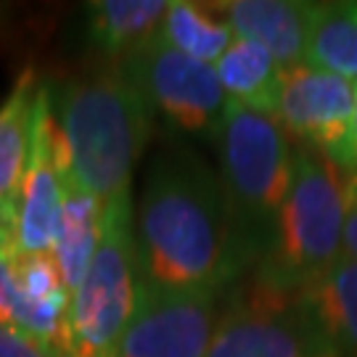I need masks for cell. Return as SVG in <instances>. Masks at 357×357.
Wrapping results in <instances>:
<instances>
[{
    "label": "cell",
    "mask_w": 357,
    "mask_h": 357,
    "mask_svg": "<svg viewBox=\"0 0 357 357\" xmlns=\"http://www.w3.org/2000/svg\"><path fill=\"white\" fill-rule=\"evenodd\" d=\"M135 255L141 286L159 294H220L252 265L222 180L188 149L159 153L149 169Z\"/></svg>",
    "instance_id": "6da1fadb"
},
{
    "label": "cell",
    "mask_w": 357,
    "mask_h": 357,
    "mask_svg": "<svg viewBox=\"0 0 357 357\" xmlns=\"http://www.w3.org/2000/svg\"><path fill=\"white\" fill-rule=\"evenodd\" d=\"M151 106L119 66L75 77L59 96L69 175L101 206L128 199L132 167L151 138Z\"/></svg>",
    "instance_id": "7a4b0ae2"
},
{
    "label": "cell",
    "mask_w": 357,
    "mask_h": 357,
    "mask_svg": "<svg viewBox=\"0 0 357 357\" xmlns=\"http://www.w3.org/2000/svg\"><path fill=\"white\" fill-rule=\"evenodd\" d=\"M215 138L233 228L246 259L257 268L291 188L294 151L275 116L257 114L233 101L225 106Z\"/></svg>",
    "instance_id": "3957f363"
},
{
    "label": "cell",
    "mask_w": 357,
    "mask_h": 357,
    "mask_svg": "<svg viewBox=\"0 0 357 357\" xmlns=\"http://www.w3.org/2000/svg\"><path fill=\"white\" fill-rule=\"evenodd\" d=\"M291 159V188L255 270L286 289H299L342 257L347 175L310 146L294 149Z\"/></svg>",
    "instance_id": "277c9868"
},
{
    "label": "cell",
    "mask_w": 357,
    "mask_h": 357,
    "mask_svg": "<svg viewBox=\"0 0 357 357\" xmlns=\"http://www.w3.org/2000/svg\"><path fill=\"white\" fill-rule=\"evenodd\" d=\"M138 255L132 202L101 209V238L79 289L69 302V357H114L138 305Z\"/></svg>",
    "instance_id": "5b68a950"
},
{
    "label": "cell",
    "mask_w": 357,
    "mask_h": 357,
    "mask_svg": "<svg viewBox=\"0 0 357 357\" xmlns=\"http://www.w3.org/2000/svg\"><path fill=\"white\" fill-rule=\"evenodd\" d=\"M206 357H333L307 312L299 289L259 270L233 286L215 323Z\"/></svg>",
    "instance_id": "8992f818"
},
{
    "label": "cell",
    "mask_w": 357,
    "mask_h": 357,
    "mask_svg": "<svg viewBox=\"0 0 357 357\" xmlns=\"http://www.w3.org/2000/svg\"><path fill=\"white\" fill-rule=\"evenodd\" d=\"M119 69L138 85L151 112L169 128L191 135H215L228 96L212 64L196 61L165 45L159 38L125 59Z\"/></svg>",
    "instance_id": "52a82bcc"
},
{
    "label": "cell",
    "mask_w": 357,
    "mask_h": 357,
    "mask_svg": "<svg viewBox=\"0 0 357 357\" xmlns=\"http://www.w3.org/2000/svg\"><path fill=\"white\" fill-rule=\"evenodd\" d=\"M355 109V82L315 66L283 69L278 114L286 135L310 146L339 167Z\"/></svg>",
    "instance_id": "ba28073f"
},
{
    "label": "cell",
    "mask_w": 357,
    "mask_h": 357,
    "mask_svg": "<svg viewBox=\"0 0 357 357\" xmlns=\"http://www.w3.org/2000/svg\"><path fill=\"white\" fill-rule=\"evenodd\" d=\"M217 294H159L141 286L114 357H206Z\"/></svg>",
    "instance_id": "9c48e42d"
},
{
    "label": "cell",
    "mask_w": 357,
    "mask_h": 357,
    "mask_svg": "<svg viewBox=\"0 0 357 357\" xmlns=\"http://www.w3.org/2000/svg\"><path fill=\"white\" fill-rule=\"evenodd\" d=\"M56 114L51 88L38 90L26 169L16 199L13 241L19 255H53L61 220V180L56 169Z\"/></svg>",
    "instance_id": "30bf717a"
},
{
    "label": "cell",
    "mask_w": 357,
    "mask_h": 357,
    "mask_svg": "<svg viewBox=\"0 0 357 357\" xmlns=\"http://www.w3.org/2000/svg\"><path fill=\"white\" fill-rule=\"evenodd\" d=\"M236 38L252 40L278 61L281 69L305 64L315 3L302 0H230L215 3Z\"/></svg>",
    "instance_id": "8fae6325"
},
{
    "label": "cell",
    "mask_w": 357,
    "mask_h": 357,
    "mask_svg": "<svg viewBox=\"0 0 357 357\" xmlns=\"http://www.w3.org/2000/svg\"><path fill=\"white\" fill-rule=\"evenodd\" d=\"M53 153H56V169L61 180V220H59L53 259L59 265L64 286L69 289V294H75L98 249L103 206L96 196L82 191L69 175V156H66L59 125H56V138H53Z\"/></svg>",
    "instance_id": "7c38bea8"
},
{
    "label": "cell",
    "mask_w": 357,
    "mask_h": 357,
    "mask_svg": "<svg viewBox=\"0 0 357 357\" xmlns=\"http://www.w3.org/2000/svg\"><path fill=\"white\" fill-rule=\"evenodd\" d=\"M310 318L333 357H357V259L342 255L299 286Z\"/></svg>",
    "instance_id": "4fadbf2b"
},
{
    "label": "cell",
    "mask_w": 357,
    "mask_h": 357,
    "mask_svg": "<svg viewBox=\"0 0 357 357\" xmlns=\"http://www.w3.org/2000/svg\"><path fill=\"white\" fill-rule=\"evenodd\" d=\"M38 77L32 69H24L8 98L0 103V228L13 233L16 199L32 141V116L38 101Z\"/></svg>",
    "instance_id": "5bb4252c"
},
{
    "label": "cell",
    "mask_w": 357,
    "mask_h": 357,
    "mask_svg": "<svg viewBox=\"0 0 357 357\" xmlns=\"http://www.w3.org/2000/svg\"><path fill=\"white\" fill-rule=\"evenodd\" d=\"M167 13L162 0H93L85 6L88 40L119 66L156 38Z\"/></svg>",
    "instance_id": "9a60e30c"
},
{
    "label": "cell",
    "mask_w": 357,
    "mask_h": 357,
    "mask_svg": "<svg viewBox=\"0 0 357 357\" xmlns=\"http://www.w3.org/2000/svg\"><path fill=\"white\" fill-rule=\"evenodd\" d=\"M215 72L228 101L257 114H278L283 69L262 45L233 38L228 51L215 64Z\"/></svg>",
    "instance_id": "2e32d148"
},
{
    "label": "cell",
    "mask_w": 357,
    "mask_h": 357,
    "mask_svg": "<svg viewBox=\"0 0 357 357\" xmlns=\"http://www.w3.org/2000/svg\"><path fill=\"white\" fill-rule=\"evenodd\" d=\"M156 38L196 61L215 66L236 35L228 22L217 13L215 3L204 6V3L175 0V3H167V13L159 24Z\"/></svg>",
    "instance_id": "e0dca14e"
},
{
    "label": "cell",
    "mask_w": 357,
    "mask_h": 357,
    "mask_svg": "<svg viewBox=\"0 0 357 357\" xmlns=\"http://www.w3.org/2000/svg\"><path fill=\"white\" fill-rule=\"evenodd\" d=\"M307 66L331 72L344 79H357V0L315 3Z\"/></svg>",
    "instance_id": "ac0fdd59"
},
{
    "label": "cell",
    "mask_w": 357,
    "mask_h": 357,
    "mask_svg": "<svg viewBox=\"0 0 357 357\" xmlns=\"http://www.w3.org/2000/svg\"><path fill=\"white\" fill-rule=\"evenodd\" d=\"M16 241L8 228H0V326L22 331L26 315V299L16 275Z\"/></svg>",
    "instance_id": "d6986e66"
},
{
    "label": "cell",
    "mask_w": 357,
    "mask_h": 357,
    "mask_svg": "<svg viewBox=\"0 0 357 357\" xmlns=\"http://www.w3.org/2000/svg\"><path fill=\"white\" fill-rule=\"evenodd\" d=\"M0 357H56L32 336L0 326Z\"/></svg>",
    "instance_id": "ffe728a7"
},
{
    "label": "cell",
    "mask_w": 357,
    "mask_h": 357,
    "mask_svg": "<svg viewBox=\"0 0 357 357\" xmlns=\"http://www.w3.org/2000/svg\"><path fill=\"white\" fill-rule=\"evenodd\" d=\"M344 255L357 259V175H347L344 183V233H342Z\"/></svg>",
    "instance_id": "44dd1931"
},
{
    "label": "cell",
    "mask_w": 357,
    "mask_h": 357,
    "mask_svg": "<svg viewBox=\"0 0 357 357\" xmlns=\"http://www.w3.org/2000/svg\"><path fill=\"white\" fill-rule=\"evenodd\" d=\"M339 169L344 175H357V79H355V109H352V128H349V138H347L344 153Z\"/></svg>",
    "instance_id": "7402d4cb"
}]
</instances>
